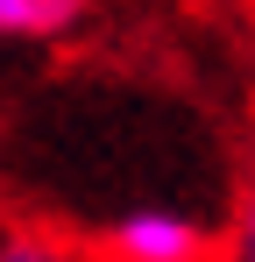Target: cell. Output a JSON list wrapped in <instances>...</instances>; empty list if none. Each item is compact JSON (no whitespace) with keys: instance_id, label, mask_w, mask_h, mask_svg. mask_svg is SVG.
<instances>
[{"instance_id":"obj_1","label":"cell","mask_w":255,"mask_h":262,"mask_svg":"<svg viewBox=\"0 0 255 262\" xmlns=\"http://www.w3.org/2000/svg\"><path fill=\"white\" fill-rule=\"evenodd\" d=\"M107 262H213V227L184 206H135L107 227Z\"/></svg>"},{"instance_id":"obj_2","label":"cell","mask_w":255,"mask_h":262,"mask_svg":"<svg viewBox=\"0 0 255 262\" xmlns=\"http://www.w3.org/2000/svg\"><path fill=\"white\" fill-rule=\"evenodd\" d=\"M85 21V0H0V43H50Z\"/></svg>"},{"instance_id":"obj_3","label":"cell","mask_w":255,"mask_h":262,"mask_svg":"<svg viewBox=\"0 0 255 262\" xmlns=\"http://www.w3.org/2000/svg\"><path fill=\"white\" fill-rule=\"evenodd\" d=\"M0 262H64V248H50L36 234H14V241H0Z\"/></svg>"}]
</instances>
